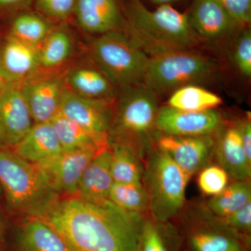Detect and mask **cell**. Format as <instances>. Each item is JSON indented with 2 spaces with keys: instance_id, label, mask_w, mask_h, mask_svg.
<instances>
[{
  "instance_id": "277c9868",
  "label": "cell",
  "mask_w": 251,
  "mask_h": 251,
  "mask_svg": "<svg viewBox=\"0 0 251 251\" xmlns=\"http://www.w3.org/2000/svg\"><path fill=\"white\" fill-rule=\"evenodd\" d=\"M0 186L11 209L27 217H40L59 198L35 164L1 148Z\"/></svg>"
},
{
  "instance_id": "f546056e",
  "label": "cell",
  "mask_w": 251,
  "mask_h": 251,
  "mask_svg": "<svg viewBox=\"0 0 251 251\" xmlns=\"http://www.w3.org/2000/svg\"><path fill=\"white\" fill-rule=\"evenodd\" d=\"M108 199L130 212L148 214V196L143 183L113 182Z\"/></svg>"
},
{
  "instance_id": "484cf974",
  "label": "cell",
  "mask_w": 251,
  "mask_h": 251,
  "mask_svg": "<svg viewBox=\"0 0 251 251\" xmlns=\"http://www.w3.org/2000/svg\"><path fill=\"white\" fill-rule=\"evenodd\" d=\"M251 201V179L235 180L228 183L219 194L205 202L216 216L226 217Z\"/></svg>"
},
{
  "instance_id": "30bf717a",
  "label": "cell",
  "mask_w": 251,
  "mask_h": 251,
  "mask_svg": "<svg viewBox=\"0 0 251 251\" xmlns=\"http://www.w3.org/2000/svg\"><path fill=\"white\" fill-rule=\"evenodd\" d=\"M156 147L166 152L191 179L214 159L215 134L185 137L160 134Z\"/></svg>"
},
{
  "instance_id": "4316f807",
  "label": "cell",
  "mask_w": 251,
  "mask_h": 251,
  "mask_svg": "<svg viewBox=\"0 0 251 251\" xmlns=\"http://www.w3.org/2000/svg\"><path fill=\"white\" fill-rule=\"evenodd\" d=\"M221 103L222 99L217 94L202 86L191 85L174 91L167 105L185 111H202L215 108Z\"/></svg>"
},
{
  "instance_id": "e575fe53",
  "label": "cell",
  "mask_w": 251,
  "mask_h": 251,
  "mask_svg": "<svg viewBox=\"0 0 251 251\" xmlns=\"http://www.w3.org/2000/svg\"><path fill=\"white\" fill-rule=\"evenodd\" d=\"M221 219L232 228L241 233L251 236V201L229 215Z\"/></svg>"
},
{
  "instance_id": "9a60e30c",
  "label": "cell",
  "mask_w": 251,
  "mask_h": 251,
  "mask_svg": "<svg viewBox=\"0 0 251 251\" xmlns=\"http://www.w3.org/2000/svg\"><path fill=\"white\" fill-rule=\"evenodd\" d=\"M214 159L228 175L229 179H251V164L242 146L240 121L223 124L215 133Z\"/></svg>"
},
{
  "instance_id": "83f0119b",
  "label": "cell",
  "mask_w": 251,
  "mask_h": 251,
  "mask_svg": "<svg viewBox=\"0 0 251 251\" xmlns=\"http://www.w3.org/2000/svg\"><path fill=\"white\" fill-rule=\"evenodd\" d=\"M51 30L45 18L32 13H18L11 22L9 34L38 48Z\"/></svg>"
},
{
  "instance_id": "d6986e66",
  "label": "cell",
  "mask_w": 251,
  "mask_h": 251,
  "mask_svg": "<svg viewBox=\"0 0 251 251\" xmlns=\"http://www.w3.org/2000/svg\"><path fill=\"white\" fill-rule=\"evenodd\" d=\"M110 147L100 150L92 158L81 176L75 196L89 201L108 199L113 184Z\"/></svg>"
},
{
  "instance_id": "9c48e42d",
  "label": "cell",
  "mask_w": 251,
  "mask_h": 251,
  "mask_svg": "<svg viewBox=\"0 0 251 251\" xmlns=\"http://www.w3.org/2000/svg\"><path fill=\"white\" fill-rule=\"evenodd\" d=\"M187 14L201 43L229 42L243 29L219 0H193Z\"/></svg>"
},
{
  "instance_id": "5b68a950",
  "label": "cell",
  "mask_w": 251,
  "mask_h": 251,
  "mask_svg": "<svg viewBox=\"0 0 251 251\" xmlns=\"http://www.w3.org/2000/svg\"><path fill=\"white\" fill-rule=\"evenodd\" d=\"M220 72L214 59L193 49L184 50L150 57L143 83L163 95L184 86L209 85L219 78Z\"/></svg>"
},
{
  "instance_id": "ffe728a7",
  "label": "cell",
  "mask_w": 251,
  "mask_h": 251,
  "mask_svg": "<svg viewBox=\"0 0 251 251\" xmlns=\"http://www.w3.org/2000/svg\"><path fill=\"white\" fill-rule=\"evenodd\" d=\"M13 149L18 156L34 164L63 151L58 135L50 122L34 124Z\"/></svg>"
},
{
  "instance_id": "2e32d148",
  "label": "cell",
  "mask_w": 251,
  "mask_h": 251,
  "mask_svg": "<svg viewBox=\"0 0 251 251\" xmlns=\"http://www.w3.org/2000/svg\"><path fill=\"white\" fill-rule=\"evenodd\" d=\"M40 66L36 46L9 34L0 44V82L22 83Z\"/></svg>"
},
{
  "instance_id": "74e56055",
  "label": "cell",
  "mask_w": 251,
  "mask_h": 251,
  "mask_svg": "<svg viewBox=\"0 0 251 251\" xmlns=\"http://www.w3.org/2000/svg\"><path fill=\"white\" fill-rule=\"evenodd\" d=\"M150 1L153 4L160 6V5L163 4H171L172 3L176 2L179 0H150Z\"/></svg>"
},
{
  "instance_id": "60d3db41",
  "label": "cell",
  "mask_w": 251,
  "mask_h": 251,
  "mask_svg": "<svg viewBox=\"0 0 251 251\" xmlns=\"http://www.w3.org/2000/svg\"><path fill=\"white\" fill-rule=\"evenodd\" d=\"M1 192H2V191H1V186H0V194H1Z\"/></svg>"
},
{
  "instance_id": "cb8c5ba5",
  "label": "cell",
  "mask_w": 251,
  "mask_h": 251,
  "mask_svg": "<svg viewBox=\"0 0 251 251\" xmlns=\"http://www.w3.org/2000/svg\"><path fill=\"white\" fill-rule=\"evenodd\" d=\"M50 122L57 132L64 152L87 149L99 151L110 146L108 144L97 139L80 125L59 112Z\"/></svg>"
},
{
  "instance_id": "d6a6232c",
  "label": "cell",
  "mask_w": 251,
  "mask_h": 251,
  "mask_svg": "<svg viewBox=\"0 0 251 251\" xmlns=\"http://www.w3.org/2000/svg\"><path fill=\"white\" fill-rule=\"evenodd\" d=\"M76 0H34L36 9L46 18L64 21L74 12Z\"/></svg>"
},
{
  "instance_id": "7c38bea8",
  "label": "cell",
  "mask_w": 251,
  "mask_h": 251,
  "mask_svg": "<svg viewBox=\"0 0 251 251\" xmlns=\"http://www.w3.org/2000/svg\"><path fill=\"white\" fill-rule=\"evenodd\" d=\"M99 151L87 149L62 151L35 165L56 194L74 196L86 167Z\"/></svg>"
},
{
  "instance_id": "7a4b0ae2",
  "label": "cell",
  "mask_w": 251,
  "mask_h": 251,
  "mask_svg": "<svg viewBox=\"0 0 251 251\" xmlns=\"http://www.w3.org/2000/svg\"><path fill=\"white\" fill-rule=\"evenodd\" d=\"M123 31L149 57L192 50L201 44L187 12H180L171 4L151 11L140 0H128Z\"/></svg>"
},
{
  "instance_id": "52a82bcc",
  "label": "cell",
  "mask_w": 251,
  "mask_h": 251,
  "mask_svg": "<svg viewBox=\"0 0 251 251\" xmlns=\"http://www.w3.org/2000/svg\"><path fill=\"white\" fill-rule=\"evenodd\" d=\"M176 219L188 251H250L251 236L229 227L204 202L186 203Z\"/></svg>"
},
{
  "instance_id": "6da1fadb",
  "label": "cell",
  "mask_w": 251,
  "mask_h": 251,
  "mask_svg": "<svg viewBox=\"0 0 251 251\" xmlns=\"http://www.w3.org/2000/svg\"><path fill=\"white\" fill-rule=\"evenodd\" d=\"M145 214L130 212L107 199H58L40 216L72 251H137Z\"/></svg>"
},
{
  "instance_id": "8992f818",
  "label": "cell",
  "mask_w": 251,
  "mask_h": 251,
  "mask_svg": "<svg viewBox=\"0 0 251 251\" xmlns=\"http://www.w3.org/2000/svg\"><path fill=\"white\" fill-rule=\"evenodd\" d=\"M189 180L166 152L153 149L145 160L142 179L148 196V214L162 223L176 219L186 204Z\"/></svg>"
},
{
  "instance_id": "8fae6325",
  "label": "cell",
  "mask_w": 251,
  "mask_h": 251,
  "mask_svg": "<svg viewBox=\"0 0 251 251\" xmlns=\"http://www.w3.org/2000/svg\"><path fill=\"white\" fill-rule=\"evenodd\" d=\"M59 112L80 125L97 139L108 144V133L112 120L110 101L86 98L70 90H64Z\"/></svg>"
},
{
  "instance_id": "b9f144b4",
  "label": "cell",
  "mask_w": 251,
  "mask_h": 251,
  "mask_svg": "<svg viewBox=\"0 0 251 251\" xmlns=\"http://www.w3.org/2000/svg\"><path fill=\"white\" fill-rule=\"evenodd\" d=\"M183 251H188L187 249H186V250Z\"/></svg>"
},
{
  "instance_id": "ab89813d",
  "label": "cell",
  "mask_w": 251,
  "mask_h": 251,
  "mask_svg": "<svg viewBox=\"0 0 251 251\" xmlns=\"http://www.w3.org/2000/svg\"><path fill=\"white\" fill-rule=\"evenodd\" d=\"M4 83H2V82H0V90H1V87H2L3 86H4Z\"/></svg>"
},
{
  "instance_id": "ac0fdd59",
  "label": "cell",
  "mask_w": 251,
  "mask_h": 251,
  "mask_svg": "<svg viewBox=\"0 0 251 251\" xmlns=\"http://www.w3.org/2000/svg\"><path fill=\"white\" fill-rule=\"evenodd\" d=\"M73 14L84 30L103 34L123 31L125 17L117 0H76Z\"/></svg>"
},
{
  "instance_id": "4fadbf2b",
  "label": "cell",
  "mask_w": 251,
  "mask_h": 251,
  "mask_svg": "<svg viewBox=\"0 0 251 251\" xmlns=\"http://www.w3.org/2000/svg\"><path fill=\"white\" fill-rule=\"evenodd\" d=\"M34 125L21 83L4 84L0 90V148H14Z\"/></svg>"
},
{
  "instance_id": "d4e9b609",
  "label": "cell",
  "mask_w": 251,
  "mask_h": 251,
  "mask_svg": "<svg viewBox=\"0 0 251 251\" xmlns=\"http://www.w3.org/2000/svg\"><path fill=\"white\" fill-rule=\"evenodd\" d=\"M112 151L111 172L114 182H141L145 162L127 145L110 144Z\"/></svg>"
},
{
  "instance_id": "d590c367",
  "label": "cell",
  "mask_w": 251,
  "mask_h": 251,
  "mask_svg": "<svg viewBox=\"0 0 251 251\" xmlns=\"http://www.w3.org/2000/svg\"><path fill=\"white\" fill-rule=\"evenodd\" d=\"M34 0H0V17L12 16L27 9Z\"/></svg>"
},
{
  "instance_id": "f1b7e54d",
  "label": "cell",
  "mask_w": 251,
  "mask_h": 251,
  "mask_svg": "<svg viewBox=\"0 0 251 251\" xmlns=\"http://www.w3.org/2000/svg\"><path fill=\"white\" fill-rule=\"evenodd\" d=\"M38 50L40 66L46 69L58 67L70 56L72 39L62 29H52L38 47Z\"/></svg>"
},
{
  "instance_id": "44dd1931",
  "label": "cell",
  "mask_w": 251,
  "mask_h": 251,
  "mask_svg": "<svg viewBox=\"0 0 251 251\" xmlns=\"http://www.w3.org/2000/svg\"><path fill=\"white\" fill-rule=\"evenodd\" d=\"M18 251H72L62 236L37 217H27L18 229Z\"/></svg>"
},
{
  "instance_id": "5bb4252c",
  "label": "cell",
  "mask_w": 251,
  "mask_h": 251,
  "mask_svg": "<svg viewBox=\"0 0 251 251\" xmlns=\"http://www.w3.org/2000/svg\"><path fill=\"white\" fill-rule=\"evenodd\" d=\"M224 122L221 112L215 108L185 111L166 105L158 110L156 126L161 134L203 136L215 134Z\"/></svg>"
},
{
  "instance_id": "836d02e7",
  "label": "cell",
  "mask_w": 251,
  "mask_h": 251,
  "mask_svg": "<svg viewBox=\"0 0 251 251\" xmlns=\"http://www.w3.org/2000/svg\"><path fill=\"white\" fill-rule=\"evenodd\" d=\"M241 28L251 22V0H219Z\"/></svg>"
},
{
  "instance_id": "7402d4cb",
  "label": "cell",
  "mask_w": 251,
  "mask_h": 251,
  "mask_svg": "<svg viewBox=\"0 0 251 251\" xmlns=\"http://www.w3.org/2000/svg\"><path fill=\"white\" fill-rule=\"evenodd\" d=\"M184 243L172 222H160L145 214L137 251H181Z\"/></svg>"
},
{
  "instance_id": "8d00e7d4",
  "label": "cell",
  "mask_w": 251,
  "mask_h": 251,
  "mask_svg": "<svg viewBox=\"0 0 251 251\" xmlns=\"http://www.w3.org/2000/svg\"><path fill=\"white\" fill-rule=\"evenodd\" d=\"M240 134L242 146L248 161L251 164V113H247L244 120L240 121Z\"/></svg>"
},
{
  "instance_id": "ba28073f",
  "label": "cell",
  "mask_w": 251,
  "mask_h": 251,
  "mask_svg": "<svg viewBox=\"0 0 251 251\" xmlns=\"http://www.w3.org/2000/svg\"><path fill=\"white\" fill-rule=\"evenodd\" d=\"M92 54L100 72L113 85L143 83L150 57L123 31L101 34L92 44Z\"/></svg>"
},
{
  "instance_id": "603a6c76",
  "label": "cell",
  "mask_w": 251,
  "mask_h": 251,
  "mask_svg": "<svg viewBox=\"0 0 251 251\" xmlns=\"http://www.w3.org/2000/svg\"><path fill=\"white\" fill-rule=\"evenodd\" d=\"M67 82L72 92L86 98L111 101L115 96L113 84L95 69H75L68 74Z\"/></svg>"
},
{
  "instance_id": "f35d334b",
  "label": "cell",
  "mask_w": 251,
  "mask_h": 251,
  "mask_svg": "<svg viewBox=\"0 0 251 251\" xmlns=\"http://www.w3.org/2000/svg\"><path fill=\"white\" fill-rule=\"evenodd\" d=\"M3 232V222L1 219V214H0V243H1V237H2Z\"/></svg>"
},
{
  "instance_id": "4dcf8cb0",
  "label": "cell",
  "mask_w": 251,
  "mask_h": 251,
  "mask_svg": "<svg viewBox=\"0 0 251 251\" xmlns=\"http://www.w3.org/2000/svg\"><path fill=\"white\" fill-rule=\"evenodd\" d=\"M232 43L230 57L234 67L244 76L251 77V31L244 27L229 41Z\"/></svg>"
},
{
  "instance_id": "e0dca14e",
  "label": "cell",
  "mask_w": 251,
  "mask_h": 251,
  "mask_svg": "<svg viewBox=\"0 0 251 251\" xmlns=\"http://www.w3.org/2000/svg\"><path fill=\"white\" fill-rule=\"evenodd\" d=\"M62 80L55 77H29L21 83L34 124L50 122L59 112L64 89Z\"/></svg>"
},
{
  "instance_id": "3957f363",
  "label": "cell",
  "mask_w": 251,
  "mask_h": 251,
  "mask_svg": "<svg viewBox=\"0 0 251 251\" xmlns=\"http://www.w3.org/2000/svg\"><path fill=\"white\" fill-rule=\"evenodd\" d=\"M120 87L115 111L112 110L108 144L127 145L145 162L161 134L156 126L158 95L144 83Z\"/></svg>"
},
{
  "instance_id": "1f68e13d",
  "label": "cell",
  "mask_w": 251,
  "mask_h": 251,
  "mask_svg": "<svg viewBox=\"0 0 251 251\" xmlns=\"http://www.w3.org/2000/svg\"><path fill=\"white\" fill-rule=\"evenodd\" d=\"M229 180L228 175L222 168L217 164H210L200 172L198 184L203 194L213 197L227 186Z\"/></svg>"
}]
</instances>
